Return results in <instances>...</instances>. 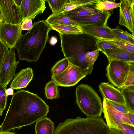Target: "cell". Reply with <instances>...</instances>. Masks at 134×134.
Instances as JSON below:
<instances>
[{
	"mask_svg": "<svg viewBox=\"0 0 134 134\" xmlns=\"http://www.w3.org/2000/svg\"><path fill=\"white\" fill-rule=\"evenodd\" d=\"M49 107L37 94L22 90L15 93L11 99L0 131H10L31 125L46 117Z\"/></svg>",
	"mask_w": 134,
	"mask_h": 134,
	"instance_id": "cell-1",
	"label": "cell"
},
{
	"mask_svg": "<svg viewBox=\"0 0 134 134\" xmlns=\"http://www.w3.org/2000/svg\"><path fill=\"white\" fill-rule=\"evenodd\" d=\"M52 30L45 20L34 23L32 29L21 36L14 47L19 60L29 62L37 61L46 46L49 33Z\"/></svg>",
	"mask_w": 134,
	"mask_h": 134,
	"instance_id": "cell-2",
	"label": "cell"
},
{
	"mask_svg": "<svg viewBox=\"0 0 134 134\" xmlns=\"http://www.w3.org/2000/svg\"><path fill=\"white\" fill-rule=\"evenodd\" d=\"M54 134H110L109 127L100 117L77 116L59 123Z\"/></svg>",
	"mask_w": 134,
	"mask_h": 134,
	"instance_id": "cell-3",
	"label": "cell"
},
{
	"mask_svg": "<svg viewBox=\"0 0 134 134\" xmlns=\"http://www.w3.org/2000/svg\"><path fill=\"white\" fill-rule=\"evenodd\" d=\"M76 103L87 117H100L103 112L101 99L95 91L87 84H81L76 87Z\"/></svg>",
	"mask_w": 134,
	"mask_h": 134,
	"instance_id": "cell-4",
	"label": "cell"
},
{
	"mask_svg": "<svg viewBox=\"0 0 134 134\" xmlns=\"http://www.w3.org/2000/svg\"><path fill=\"white\" fill-rule=\"evenodd\" d=\"M62 50L69 63L83 69H88L85 59V53L80 48L79 35H61Z\"/></svg>",
	"mask_w": 134,
	"mask_h": 134,
	"instance_id": "cell-5",
	"label": "cell"
},
{
	"mask_svg": "<svg viewBox=\"0 0 134 134\" xmlns=\"http://www.w3.org/2000/svg\"><path fill=\"white\" fill-rule=\"evenodd\" d=\"M93 68L83 69L70 63L66 69L62 74L51 76L52 80L58 86L64 87L73 86L81 79L91 73Z\"/></svg>",
	"mask_w": 134,
	"mask_h": 134,
	"instance_id": "cell-6",
	"label": "cell"
},
{
	"mask_svg": "<svg viewBox=\"0 0 134 134\" xmlns=\"http://www.w3.org/2000/svg\"><path fill=\"white\" fill-rule=\"evenodd\" d=\"M131 62L118 60L109 62L106 75L109 82L118 88L121 87L129 71Z\"/></svg>",
	"mask_w": 134,
	"mask_h": 134,
	"instance_id": "cell-7",
	"label": "cell"
},
{
	"mask_svg": "<svg viewBox=\"0 0 134 134\" xmlns=\"http://www.w3.org/2000/svg\"><path fill=\"white\" fill-rule=\"evenodd\" d=\"M15 48H10L4 60L0 73V83L5 89L13 79L19 61H16Z\"/></svg>",
	"mask_w": 134,
	"mask_h": 134,
	"instance_id": "cell-8",
	"label": "cell"
},
{
	"mask_svg": "<svg viewBox=\"0 0 134 134\" xmlns=\"http://www.w3.org/2000/svg\"><path fill=\"white\" fill-rule=\"evenodd\" d=\"M103 112L107 125L109 127H117L122 124H126L133 126L130 121L128 113L121 112L114 108L108 100L103 98Z\"/></svg>",
	"mask_w": 134,
	"mask_h": 134,
	"instance_id": "cell-9",
	"label": "cell"
},
{
	"mask_svg": "<svg viewBox=\"0 0 134 134\" xmlns=\"http://www.w3.org/2000/svg\"><path fill=\"white\" fill-rule=\"evenodd\" d=\"M0 9L3 22L14 24H21L23 20L20 8L14 0H0Z\"/></svg>",
	"mask_w": 134,
	"mask_h": 134,
	"instance_id": "cell-10",
	"label": "cell"
},
{
	"mask_svg": "<svg viewBox=\"0 0 134 134\" xmlns=\"http://www.w3.org/2000/svg\"><path fill=\"white\" fill-rule=\"evenodd\" d=\"M21 25L7 23L2 21L0 26V39L8 48H14L21 36Z\"/></svg>",
	"mask_w": 134,
	"mask_h": 134,
	"instance_id": "cell-11",
	"label": "cell"
},
{
	"mask_svg": "<svg viewBox=\"0 0 134 134\" xmlns=\"http://www.w3.org/2000/svg\"><path fill=\"white\" fill-rule=\"evenodd\" d=\"M120 2L119 24L134 34V0H120Z\"/></svg>",
	"mask_w": 134,
	"mask_h": 134,
	"instance_id": "cell-12",
	"label": "cell"
},
{
	"mask_svg": "<svg viewBox=\"0 0 134 134\" xmlns=\"http://www.w3.org/2000/svg\"><path fill=\"white\" fill-rule=\"evenodd\" d=\"M45 0H22L20 7L23 21L27 19H34L45 10Z\"/></svg>",
	"mask_w": 134,
	"mask_h": 134,
	"instance_id": "cell-13",
	"label": "cell"
},
{
	"mask_svg": "<svg viewBox=\"0 0 134 134\" xmlns=\"http://www.w3.org/2000/svg\"><path fill=\"white\" fill-rule=\"evenodd\" d=\"M111 14L110 11L103 10L96 14L71 18L76 22L79 26L92 25L102 27L107 25L108 20Z\"/></svg>",
	"mask_w": 134,
	"mask_h": 134,
	"instance_id": "cell-14",
	"label": "cell"
},
{
	"mask_svg": "<svg viewBox=\"0 0 134 134\" xmlns=\"http://www.w3.org/2000/svg\"><path fill=\"white\" fill-rule=\"evenodd\" d=\"M84 33L91 36L97 39L108 40L115 38L112 29L107 25L103 26L92 25L79 26Z\"/></svg>",
	"mask_w": 134,
	"mask_h": 134,
	"instance_id": "cell-15",
	"label": "cell"
},
{
	"mask_svg": "<svg viewBox=\"0 0 134 134\" xmlns=\"http://www.w3.org/2000/svg\"><path fill=\"white\" fill-rule=\"evenodd\" d=\"M99 90L103 98L125 105L124 96L120 90L108 82H103L99 86Z\"/></svg>",
	"mask_w": 134,
	"mask_h": 134,
	"instance_id": "cell-16",
	"label": "cell"
},
{
	"mask_svg": "<svg viewBox=\"0 0 134 134\" xmlns=\"http://www.w3.org/2000/svg\"><path fill=\"white\" fill-rule=\"evenodd\" d=\"M33 76V70L31 68L22 69L15 74L10 88L16 90L25 88L32 79Z\"/></svg>",
	"mask_w": 134,
	"mask_h": 134,
	"instance_id": "cell-17",
	"label": "cell"
},
{
	"mask_svg": "<svg viewBox=\"0 0 134 134\" xmlns=\"http://www.w3.org/2000/svg\"><path fill=\"white\" fill-rule=\"evenodd\" d=\"M101 51L106 56L109 62L113 60L134 62V54L118 48L105 49Z\"/></svg>",
	"mask_w": 134,
	"mask_h": 134,
	"instance_id": "cell-18",
	"label": "cell"
},
{
	"mask_svg": "<svg viewBox=\"0 0 134 134\" xmlns=\"http://www.w3.org/2000/svg\"><path fill=\"white\" fill-rule=\"evenodd\" d=\"M97 3L81 6L70 11L63 13L70 18L96 14L101 10L96 9Z\"/></svg>",
	"mask_w": 134,
	"mask_h": 134,
	"instance_id": "cell-19",
	"label": "cell"
},
{
	"mask_svg": "<svg viewBox=\"0 0 134 134\" xmlns=\"http://www.w3.org/2000/svg\"><path fill=\"white\" fill-rule=\"evenodd\" d=\"M48 24L79 26L77 23L68 17L62 12L52 14L45 20Z\"/></svg>",
	"mask_w": 134,
	"mask_h": 134,
	"instance_id": "cell-20",
	"label": "cell"
},
{
	"mask_svg": "<svg viewBox=\"0 0 134 134\" xmlns=\"http://www.w3.org/2000/svg\"><path fill=\"white\" fill-rule=\"evenodd\" d=\"M35 134H54V123L49 118L45 117L36 122Z\"/></svg>",
	"mask_w": 134,
	"mask_h": 134,
	"instance_id": "cell-21",
	"label": "cell"
},
{
	"mask_svg": "<svg viewBox=\"0 0 134 134\" xmlns=\"http://www.w3.org/2000/svg\"><path fill=\"white\" fill-rule=\"evenodd\" d=\"M52 30H55L61 35H81L84 34L79 26L62 25L49 24Z\"/></svg>",
	"mask_w": 134,
	"mask_h": 134,
	"instance_id": "cell-22",
	"label": "cell"
},
{
	"mask_svg": "<svg viewBox=\"0 0 134 134\" xmlns=\"http://www.w3.org/2000/svg\"><path fill=\"white\" fill-rule=\"evenodd\" d=\"M129 112L134 114V85L121 90Z\"/></svg>",
	"mask_w": 134,
	"mask_h": 134,
	"instance_id": "cell-23",
	"label": "cell"
},
{
	"mask_svg": "<svg viewBox=\"0 0 134 134\" xmlns=\"http://www.w3.org/2000/svg\"><path fill=\"white\" fill-rule=\"evenodd\" d=\"M115 36L114 39L124 41L134 45V34H131L126 31H123L119 26L112 29Z\"/></svg>",
	"mask_w": 134,
	"mask_h": 134,
	"instance_id": "cell-24",
	"label": "cell"
},
{
	"mask_svg": "<svg viewBox=\"0 0 134 134\" xmlns=\"http://www.w3.org/2000/svg\"><path fill=\"white\" fill-rule=\"evenodd\" d=\"M58 86L52 80L46 83L45 88V94L47 99H53L60 97Z\"/></svg>",
	"mask_w": 134,
	"mask_h": 134,
	"instance_id": "cell-25",
	"label": "cell"
},
{
	"mask_svg": "<svg viewBox=\"0 0 134 134\" xmlns=\"http://www.w3.org/2000/svg\"><path fill=\"white\" fill-rule=\"evenodd\" d=\"M70 63L68 59L64 58L57 62L51 69V76H54L62 73L67 68Z\"/></svg>",
	"mask_w": 134,
	"mask_h": 134,
	"instance_id": "cell-26",
	"label": "cell"
},
{
	"mask_svg": "<svg viewBox=\"0 0 134 134\" xmlns=\"http://www.w3.org/2000/svg\"><path fill=\"white\" fill-rule=\"evenodd\" d=\"M48 3L52 14L62 12L68 0H45Z\"/></svg>",
	"mask_w": 134,
	"mask_h": 134,
	"instance_id": "cell-27",
	"label": "cell"
},
{
	"mask_svg": "<svg viewBox=\"0 0 134 134\" xmlns=\"http://www.w3.org/2000/svg\"><path fill=\"white\" fill-rule=\"evenodd\" d=\"M115 1L99 0L96 4V8L99 10L112 11L116 8L120 7V3L115 2Z\"/></svg>",
	"mask_w": 134,
	"mask_h": 134,
	"instance_id": "cell-28",
	"label": "cell"
},
{
	"mask_svg": "<svg viewBox=\"0 0 134 134\" xmlns=\"http://www.w3.org/2000/svg\"><path fill=\"white\" fill-rule=\"evenodd\" d=\"M104 40L114 45L118 48L134 54V45L115 39Z\"/></svg>",
	"mask_w": 134,
	"mask_h": 134,
	"instance_id": "cell-29",
	"label": "cell"
},
{
	"mask_svg": "<svg viewBox=\"0 0 134 134\" xmlns=\"http://www.w3.org/2000/svg\"><path fill=\"white\" fill-rule=\"evenodd\" d=\"M99 52L98 50L96 49L85 53V59L88 69L93 68L94 64L99 55Z\"/></svg>",
	"mask_w": 134,
	"mask_h": 134,
	"instance_id": "cell-30",
	"label": "cell"
},
{
	"mask_svg": "<svg viewBox=\"0 0 134 134\" xmlns=\"http://www.w3.org/2000/svg\"><path fill=\"white\" fill-rule=\"evenodd\" d=\"M132 85H134V62H131L130 63L129 71L123 84L118 89L121 90Z\"/></svg>",
	"mask_w": 134,
	"mask_h": 134,
	"instance_id": "cell-31",
	"label": "cell"
},
{
	"mask_svg": "<svg viewBox=\"0 0 134 134\" xmlns=\"http://www.w3.org/2000/svg\"><path fill=\"white\" fill-rule=\"evenodd\" d=\"M98 50L101 51L107 49L118 48L116 47L104 40L97 39L95 44Z\"/></svg>",
	"mask_w": 134,
	"mask_h": 134,
	"instance_id": "cell-32",
	"label": "cell"
},
{
	"mask_svg": "<svg viewBox=\"0 0 134 134\" xmlns=\"http://www.w3.org/2000/svg\"><path fill=\"white\" fill-rule=\"evenodd\" d=\"M6 90L0 83V109L3 111L6 109L7 103Z\"/></svg>",
	"mask_w": 134,
	"mask_h": 134,
	"instance_id": "cell-33",
	"label": "cell"
},
{
	"mask_svg": "<svg viewBox=\"0 0 134 134\" xmlns=\"http://www.w3.org/2000/svg\"><path fill=\"white\" fill-rule=\"evenodd\" d=\"M9 50L7 46L0 39V73L5 58Z\"/></svg>",
	"mask_w": 134,
	"mask_h": 134,
	"instance_id": "cell-34",
	"label": "cell"
},
{
	"mask_svg": "<svg viewBox=\"0 0 134 134\" xmlns=\"http://www.w3.org/2000/svg\"><path fill=\"white\" fill-rule=\"evenodd\" d=\"M108 100L111 105L118 111L124 113H127L129 112L128 110L125 105Z\"/></svg>",
	"mask_w": 134,
	"mask_h": 134,
	"instance_id": "cell-35",
	"label": "cell"
},
{
	"mask_svg": "<svg viewBox=\"0 0 134 134\" xmlns=\"http://www.w3.org/2000/svg\"><path fill=\"white\" fill-rule=\"evenodd\" d=\"M117 127L125 134H134V126L131 125L122 124Z\"/></svg>",
	"mask_w": 134,
	"mask_h": 134,
	"instance_id": "cell-36",
	"label": "cell"
},
{
	"mask_svg": "<svg viewBox=\"0 0 134 134\" xmlns=\"http://www.w3.org/2000/svg\"><path fill=\"white\" fill-rule=\"evenodd\" d=\"M33 26L32 20L27 19L23 21L21 25L22 30H29L32 29Z\"/></svg>",
	"mask_w": 134,
	"mask_h": 134,
	"instance_id": "cell-37",
	"label": "cell"
},
{
	"mask_svg": "<svg viewBox=\"0 0 134 134\" xmlns=\"http://www.w3.org/2000/svg\"><path fill=\"white\" fill-rule=\"evenodd\" d=\"M82 5L78 4L71 3L69 1L66 3L62 13H64L72 10Z\"/></svg>",
	"mask_w": 134,
	"mask_h": 134,
	"instance_id": "cell-38",
	"label": "cell"
},
{
	"mask_svg": "<svg viewBox=\"0 0 134 134\" xmlns=\"http://www.w3.org/2000/svg\"><path fill=\"white\" fill-rule=\"evenodd\" d=\"M110 134H125L117 127H109Z\"/></svg>",
	"mask_w": 134,
	"mask_h": 134,
	"instance_id": "cell-39",
	"label": "cell"
},
{
	"mask_svg": "<svg viewBox=\"0 0 134 134\" xmlns=\"http://www.w3.org/2000/svg\"><path fill=\"white\" fill-rule=\"evenodd\" d=\"M58 41L57 38L56 37L52 36L49 39V43L50 45L54 46L56 43Z\"/></svg>",
	"mask_w": 134,
	"mask_h": 134,
	"instance_id": "cell-40",
	"label": "cell"
},
{
	"mask_svg": "<svg viewBox=\"0 0 134 134\" xmlns=\"http://www.w3.org/2000/svg\"><path fill=\"white\" fill-rule=\"evenodd\" d=\"M129 120L132 125L134 126V114L129 112L128 113Z\"/></svg>",
	"mask_w": 134,
	"mask_h": 134,
	"instance_id": "cell-41",
	"label": "cell"
},
{
	"mask_svg": "<svg viewBox=\"0 0 134 134\" xmlns=\"http://www.w3.org/2000/svg\"><path fill=\"white\" fill-rule=\"evenodd\" d=\"M6 92L8 96L9 95H13L14 94L13 89L11 88L6 89Z\"/></svg>",
	"mask_w": 134,
	"mask_h": 134,
	"instance_id": "cell-42",
	"label": "cell"
},
{
	"mask_svg": "<svg viewBox=\"0 0 134 134\" xmlns=\"http://www.w3.org/2000/svg\"><path fill=\"white\" fill-rule=\"evenodd\" d=\"M14 1L15 4L20 8L22 0H14Z\"/></svg>",
	"mask_w": 134,
	"mask_h": 134,
	"instance_id": "cell-43",
	"label": "cell"
},
{
	"mask_svg": "<svg viewBox=\"0 0 134 134\" xmlns=\"http://www.w3.org/2000/svg\"><path fill=\"white\" fill-rule=\"evenodd\" d=\"M0 134H16L14 132L8 131H0Z\"/></svg>",
	"mask_w": 134,
	"mask_h": 134,
	"instance_id": "cell-44",
	"label": "cell"
},
{
	"mask_svg": "<svg viewBox=\"0 0 134 134\" xmlns=\"http://www.w3.org/2000/svg\"><path fill=\"white\" fill-rule=\"evenodd\" d=\"M0 20L2 21V14L1 12L0 9Z\"/></svg>",
	"mask_w": 134,
	"mask_h": 134,
	"instance_id": "cell-45",
	"label": "cell"
},
{
	"mask_svg": "<svg viewBox=\"0 0 134 134\" xmlns=\"http://www.w3.org/2000/svg\"><path fill=\"white\" fill-rule=\"evenodd\" d=\"M3 111L0 109V117L2 116Z\"/></svg>",
	"mask_w": 134,
	"mask_h": 134,
	"instance_id": "cell-46",
	"label": "cell"
},
{
	"mask_svg": "<svg viewBox=\"0 0 134 134\" xmlns=\"http://www.w3.org/2000/svg\"><path fill=\"white\" fill-rule=\"evenodd\" d=\"M2 21L1 20H0V25H1V23H2Z\"/></svg>",
	"mask_w": 134,
	"mask_h": 134,
	"instance_id": "cell-47",
	"label": "cell"
}]
</instances>
